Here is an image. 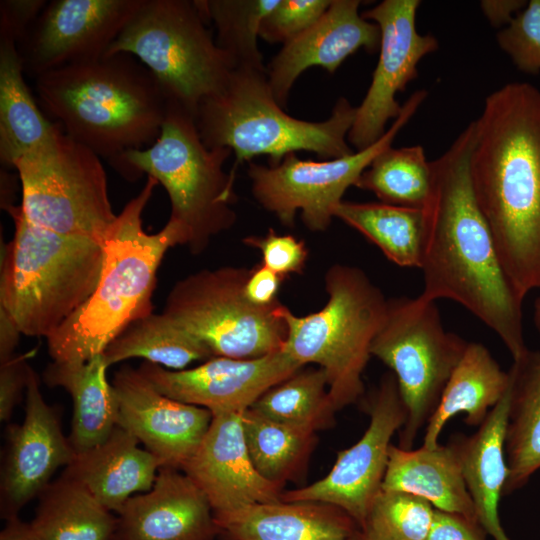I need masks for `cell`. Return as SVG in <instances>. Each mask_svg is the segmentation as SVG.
Segmentation results:
<instances>
[{
    "label": "cell",
    "instance_id": "obj_49",
    "mask_svg": "<svg viewBox=\"0 0 540 540\" xmlns=\"http://www.w3.org/2000/svg\"><path fill=\"white\" fill-rule=\"evenodd\" d=\"M533 321L537 331L540 334V297L534 302Z\"/></svg>",
    "mask_w": 540,
    "mask_h": 540
},
{
    "label": "cell",
    "instance_id": "obj_3",
    "mask_svg": "<svg viewBox=\"0 0 540 540\" xmlns=\"http://www.w3.org/2000/svg\"><path fill=\"white\" fill-rule=\"evenodd\" d=\"M42 109L65 134L115 168L129 150L159 137L167 100L152 73L119 53L35 77Z\"/></svg>",
    "mask_w": 540,
    "mask_h": 540
},
{
    "label": "cell",
    "instance_id": "obj_12",
    "mask_svg": "<svg viewBox=\"0 0 540 540\" xmlns=\"http://www.w3.org/2000/svg\"><path fill=\"white\" fill-rule=\"evenodd\" d=\"M250 268L202 269L174 284L163 313L198 338L214 357L256 359L284 347L283 304L259 307L244 294Z\"/></svg>",
    "mask_w": 540,
    "mask_h": 540
},
{
    "label": "cell",
    "instance_id": "obj_39",
    "mask_svg": "<svg viewBox=\"0 0 540 540\" xmlns=\"http://www.w3.org/2000/svg\"><path fill=\"white\" fill-rule=\"evenodd\" d=\"M499 47L516 68L540 73V0H530L496 35Z\"/></svg>",
    "mask_w": 540,
    "mask_h": 540
},
{
    "label": "cell",
    "instance_id": "obj_30",
    "mask_svg": "<svg viewBox=\"0 0 540 540\" xmlns=\"http://www.w3.org/2000/svg\"><path fill=\"white\" fill-rule=\"evenodd\" d=\"M24 73L17 44L0 39V160L10 168L57 127L38 107Z\"/></svg>",
    "mask_w": 540,
    "mask_h": 540
},
{
    "label": "cell",
    "instance_id": "obj_20",
    "mask_svg": "<svg viewBox=\"0 0 540 540\" xmlns=\"http://www.w3.org/2000/svg\"><path fill=\"white\" fill-rule=\"evenodd\" d=\"M243 413H221L181 470L208 499L213 514L281 500L282 486L265 479L249 456Z\"/></svg>",
    "mask_w": 540,
    "mask_h": 540
},
{
    "label": "cell",
    "instance_id": "obj_28",
    "mask_svg": "<svg viewBox=\"0 0 540 540\" xmlns=\"http://www.w3.org/2000/svg\"><path fill=\"white\" fill-rule=\"evenodd\" d=\"M508 373L504 496L523 488L540 470V351L528 349Z\"/></svg>",
    "mask_w": 540,
    "mask_h": 540
},
{
    "label": "cell",
    "instance_id": "obj_21",
    "mask_svg": "<svg viewBox=\"0 0 540 540\" xmlns=\"http://www.w3.org/2000/svg\"><path fill=\"white\" fill-rule=\"evenodd\" d=\"M359 0H332L322 17L307 30L283 44L266 74L277 103L285 108L297 78L308 68L320 66L334 73L359 49L380 48L379 26L359 13Z\"/></svg>",
    "mask_w": 540,
    "mask_h": 540
},
{
    "label": "cell",
    "instance_id": "obj_19",
    "mask_svg": "<svg viewBox=\"0 0 540 540\" xmlns=\"http://www.w3.org/2000/svg\"><path fill=\"white\" fill-rule=\"evenodd\" d=\"M111 383L118 401L117 425L152 453L161 468L181 470L207 432L212 413L162 394L138 368H120Z\"/></svg>",
    "mask_w": 540,
    "mask_h": 540
},
{
    "label": "cell",
    "instance_id": "obj_13",
    "mask_svg": "<svg viewBox=\"0 0 540 540\" xmlns=\"http://www.w3.org/2000/svg\"><path fill=\"white\" fill-rule=\"evenodd\" d=\"M427 97L426 90L412 93L400 115L373 145L354 153L323 161L303 160L296 153L286 155L277 165L249 162L248 176L255 200L279 222L294 227L298 212L310 231H325L335 208L350 186L409 122Z\"/></svg>",
    "mask_w": 540,
    "mask_h": 540
},
{
    "label": "cell",
    "instance_id": "obj_44",
    "mask_svg": "<svg viewBox=\"0 0 540 540\" xmlns=\"http://www.w3.org/2000/svg\"><path fill=\"white\" fill-rule=\"evenodd\" d=\"M486 535L478 522L435 509L432 528L426 540H486Z\"/></svg>",
    "mask_w": 540,
    "mask_h": 540
},
{
    "label": "cell",
    "instance_id": "obj_36",
    "mask_svg": "<svg viewBox=\"0 0 540 540\" xmlns=\"http://www.w3.org/2000/svg\"><path fill=\"white\" fill-rule=\"evenodd\" d=\"M242 426L254 467L265 479L280 486L309 453L315 433L273 421L251 408L243 412Z\"/></svg>",
    "mask_w": 540,
    "mask_h": 540
},
{
    "label": "cell",
    "instance_id": "obj_1",
    "mask_svg": "<svg viewBox=\"0 0 540 540\" xmlns=\"http://www.w3.org/2000/svg\"><path fill=\"white\" fill-rule=\"evenodd\" d=\"M475 120L450 147L430 162L431 185L423 208L424 246L419 269L421 295L449 299L490 328L515 360L527 350L523 298L499 259L495 242L477 203L470 177Z\"/></svg>",
    "mask_w": 540,
    "mask_h": 540
},
{
    "label": "cell",
    "instance_id": "obj_18",
    "mask_svg": "<svg viewBox=\"0 0 540 540\" xmlns=\"http://www.w3.org/2000/svg\"><path fill=\"white\" fill-rule=\"evenodd\" d=\"M74 455L56 412L42 396L38 375L29 367L24 420L7 427L0 476L1 518L19 517L22 508L40 496L56 470L67 467Z\"/></svg>",
    "mask_w": 540,
    "mask_h": 540
},
{
    "label": "cell",
    "instance_id": "obj_34",
    "mask_svg": "<svg viewBox=\"0 0 540 540\" xmlns=\"http://www.w3.org/2000/svg\"><path fill=\"white\" fill-rule=\"evenodd\" d=\"M250 408L273 421L315 432L331 424L337 411L325 372L305 366L269 388Z\"/></svg>",
    "mask_w": 540,
    "mask_h": 540
},
{
    "label": "cell",
    "instance_id": "obj_27",
    "mask_svg": "<svg viewBox=\"0 0 540 540\" xmlns=\"http://www.w3.org/2000/svg\"><path fill=\"white\" fill-rule=\"evenodd\" d=\"M509 384L508 371L502 370L488 348L478 342H468L425 427L422 446L437 447L445 425L459 413H465L466 425L479 427L502 400Z\"/></svg>",
    "mask_w": 540,
    "mask_h": 540
},
{
    "label": "cell",
    "instance_id": "obj_41",
    "mask_svg": "<svg viewBox=\"0 0 540 540\" xmlns=\"http://www.w3.org/2000/svg\"><path fill=\"white\" fill-rule=\"evenodd\" d=\"M247 246L258 249L262 264L283 279L291 274H301L308 258V248L294 235L278 234L270 228L265 235H251L243 239Z\"/></svg>",
    "mask_w": 540,
    "mask_h": 540
},
{
    "label": "cell",
    "instance_id": "obj_10",
    "mask_svg": "<svg viewBox=\"0 0 540 540\" xmlns=\"http://www.w3.org/2000/svg\"><path fill=\"white\" fill-rule=\"evenodd\" d=\"M28 221L63 235L103 245L118 214L101 158L57 124L50 137L15 161Z\"/></svg>",
    "mask_w": 540,
    "mask_h": 540
},
{
    "label": "cell",
    "instance_id": "obj_37",
    "mask_svg": "<svg viewBox=\"0 0 540 540\" xmlns=\"http://www.w3.org/2000/svg\"><path fill=\"white\" fill-rule=\"evenodd\" d=\"M206 21L216 28V43L236 67L266 70L258 48L260 25L279 0H194Z\"/></svg>",
    "mask_w": 540,
    "mask_h": 540
},
{
    "label": "cell",
    "instance_id": "obj_42",
    "mask_svg": "<svg viewBox=\"0 0 540 540\" xmlns=\"http://www.w3.org/2000/svg\"><path fill=\"white\" fill-rule=\"evenodd\" d=\"M45 0L0 1V39L18 44L46 6Z\"/></svg>",
    "mask_w": 540,
    "mask_h": 540
},
{
    "label": "cell",
    "instance_id": "obj_14",
    "mask_svg": "<svg viewBox=\"0 0 540 540\" xmlns=\"http://www.w3.org/2000/svg\"><path fill=\"white\" fill-rule=\"evenodd\" d=\"M370 422L362 437L338 453L323 478L314 483L282 492L283 501H312L329 504L347 513L362 526L387 469L391 439L406 421L395 375L384 374L370 397Z\"/></svg>",
    "mask_w": 540,
    "mask_h": 540
},
{
    "label": "cell",
    "instance_id": "obj_29",
    "mask_svg": "<svg viewBox=\"0 0 540 540\" xmlns=\"http://www.w3.org/2000/svg\"><path fill=\"white\" fill-rule=\"evenodd\" d=\"M104 354L86 362L53 361L43 373L50 387H61L73 402L69 441L75 452H82L104 441L117 426L118 401L107 379Z\"/></svg>",
    "mask_w": 540,
    "mask_h": 540
},
{
    "label": "cell",
    "instance_id": "obj_43",
    "mask_svg": "<svg viewBox=\"0 0 540 540\" xmlns=\"http://www.w3.org/2000/svg\"><path fill=\"white\" fill-rule=\"evenodd\" d=\"M25 355H14L0 362V420L8 421L26 389L30 365Z\"/></svg>",
    "mask_w": 540,
    "mask_h": 540
},
{
    "label": "cell",
    "instance_id": "obj_31",
    "mask_svg": "<svg viewBox=\"0 0 540 540\" xmlns=\"http://www.w3.org/2000/svg\"><path fill=\"white\" fill-rule=\"evenodd\" d=\"M38 498L30 524L42 540H114L117 517L79 481L62 473Z\"/></svg>",
    "mask_w": 540,
    "mask_h": 540
},
{
    "label": "cell",
    "instance_id": "obj_26",
    "mask_svg": "<svg viewBox=\"0 0 540 540\" xmlns=\"http://www.w3.org/2000/svg\"><path fill=\"white\" fill-rule=\"evenodd\" d=\"M507 416L508 390L475 433L456 434L478 523L493 540H510L499 517L508 472L504 448Z\"/></svg>",
    "mask_w": 540,
    "mask_h": 540
},
{
    "label": "cell",
    "instance_id": "obj_46",
    "mask_svg": "<svg viewBox=\"0 0 540 540\" xmlns=\"http://www.w3.org/2000/svg\"><path fill=\"white\" fill-rule=\"evenodd\" d=\"M480 8L489 23L496 28H503L526 5L525 0H482Z\"/></svg>",
    "mask_w": 540,
    "mask_h": 540
},
{
    "label": "cell",
    "instance_id": "obj_8",
    "mask_svg": "<svg viewBox=\"0 0 540 540\" xmlns=\"http://www.w3.org/2000/svg\"><path fill=\"white\" fill-rule=\"evenodd\" d=\"M324 282L328 301L320 310L297 316L282 305L287 326L283 350L301 366L316 364L325 372L330 399L340 410L364 394L362 375L388 300L355 266H331Z\"/></svg>",
    "mask_w": 540,
    "mask_h": 540
},
{
    "label": "cell",
    "instance_id": "obj_4",
    "mask_svg": "<svg viewBox=\"0 0 540 540\" xmlns=\"http://www.w3.org/2000/svg\"><path fill=\"white\" fill-rule=\"evenodd\" d=\"M156 184L148 176L118 214L103 243V268L94 292L47 338L53 361L81 363L103 354L126 329L153 313L159 266L168 249L185 244L182 229L171 221L156 233L143 227L142 214Z\"/></svg>",
    "mask_w": 540,
    "mask_h": 540
},
{
    "label": "cell",
    "instance_id": "obj_5",
    "mask_svg": "<svg viewBox=\"0 0 540 540\" xmlns=\"http://www.w3.org/2000/svg\"><path fill=\"white\" fill-rule=\"evenodd\" d=\"M355 115L356 107L340 97L326 120L297 119L277 103L266 70L236 67L225 86L200 103L194 120L208 148L232 151L236 171L261 155L268 157V165H277L297 151L325 160L350 155L355 150L347 137Z\"/></svg>",
    "mask_w": 540,
    "mask_h": 540
},
{
    "label": "cell",
    "instance_id": "obj_2",
    "mask_svg": "<svg viewBox=\"0 0 540 540\" xmlns=\"http://www.w3.org/2000/svg\"><path fill=\"white\" fill-rule=\"evenodd\" d=\"M470 177L477 203L513 287L540 288V90L508 83L475 120Z\"/></svg>",
    "mask_w": 540,
    "mask_h": 540
},
{
    "label": "cell",
    "instance_id": "obj_23",
    "mask_svg": "<svg viewBox=\"0 0 540 540\" xmlns=\"http://www.w3.org/2000/svg\"><path fill=\"white\" fill-rule=\"evenodd\" d=\"M213 516L229 540H354L359 531L343 510L312 501L279 500Z\"/></svg>",
    "mask_w": 540,
    "mask_h": 540
},
{
    "label": "cell",
    "instance_id": "obj_6",
    "mask_svg": "<svg viewBox=\"0 0 540 540\" xmlns=\"http://www.w3.org/2000/svg\"><path fill=\"white\" fill-rule=\"evenodd\" d=\"M5 209L15 230L2 253L0 311L21 335L47 339L94 292L103 268V245L34 225L19 205Z\"/></svg>",
    "mask_w": 540,
    "mask_h": 540
},
{
    "label": "cell",
    "instance_id": "obj_48",
    "mask_svg": "<svg viewBox=\"0 0 540 540\" xmlns=\"http://www.w3.org/2000/svg\"><path fill=\"white\" fill-rule=\"evenodd\" d=\"M0 540H42L30 523L14 517L6 521L0 532Z\"/></svg>",
    "mask_w": 540,
    "mask_h": 540
},
{
    "label": "cell",
    "instance_id": "obj_47",
    "mask_svg": "<svg viewBox=\"0 0 540 540\" xmlns=\"http://www.w3.org/2000/svg\"><path fill=\"white\" fill-rule=\"evenodd\" d=\"M21 333L9 317L0 311V362L15 355L14 350Z\"/></svg>",
    "mask_w": 540,
    "mask_h": 540
},
{
    "label": "cell",
    "instance_id": "obj_16",
    "mask_svg": "<svg viewBox=\"0 0 540 540\" xmlns=\"http://www.w3.org/2000/svg\"><path fill=\"white\" fill-rule=\"evenodd\" d=\"M144 0L47 2L17 44L24 72L37 77L105 56Z\"/></svg>",
    "mask_w": 540,
    "mask_h": 540
},
{
    "label": "cell",
    "instance_id": "obj_45",
    "mask_svg": "<svg viewBox=\"0 0 540 540\" xmlns=\"http://www.w3.org/2000/svg\"><path fill=\"white\" fill-rule=\"evenodd\" d=\"M283 278L264 264L251 267L244 284L247 300L259 307H273L279 304L278 293Z\"/></svg>",
    "mask_w": 540,
    "mask_h": 540
},
{
    "label": "cell",
    "instance_id": "obj_33",
    "mask_svg": "<svg viewBox=\"0 0 540 540\" xmlns=\"http://www.w3.org/2000/svg\"><path fill=\"white\" fill-rule=\"evenodd\" d=\"M103 354L108 367L142 358L169 370H183L193 362L214 357L204 343L163 312L135 322Z\"/></svg>",
    "mask_w": 540,
    "mask_h": 540
},
{
    "label": "cell",
    "instance_id": "obj_50",
    "mask_svg": "<svg viewBox=\"0 0 540 540\" xmlns=\"http://www.w3.org/2000/svg\"><path fill=\"white\" fill-rule=\"evenodd\" d=\"M354 540H366V539L360 534V531H358Z\"/></svg>",
    "mask_w": 540,
    "mask_h": 540
},
{
    "label": "cell",
    "instance_id": "obj_22",
    "mask_svg": "<svg viewBox=\"0 0 540 540\" xmlns=\"http://www.w3.org/2000/svg\"><path fill=\"white\" fill-rule=\"evenodd\" d=\"M114 540H215L220 531L204 493L180 469L162 467L152 487L117 513Z\"/></svg>",
    "mask_w": 540,
    "mask_h": 540
},
{
    "label": "cell",
    "instance_id": "obj_32",
    "mask_svg": "<svg viewBox=\"0 0 540 540\" xmlns=\"http://www.w3.org/2000/svg\"><path fill=\"white\" fill-rule=\"evenodd\" d=\"M334 217L360 232L396 265L420 267L425 232L423 209L342 201Z\"/></svg>",
    "mask_w": 540,
    "mask_h": 540
},
{
    "label": "cell",
    "instance_id": "obj_35",
    "mask_svg": "<svg viewBox=\"0 0 540 540\" xmlns=\"http://www.w3.org/2000/svg\"><path fill=\"white\" fill-rule=\"evenodd\" d=\"M430 185V162L424 148L413 145L380 152L354 186L372 192L382 203L423 209Z\"/></svg>",
    "mask_w": 540,
    "mask_h": 540
},
{
    "label": "cell",
    "instance_id": "obj_38",
    "mask_svg": "<svg viewBox=\"0 0 540 540\" xmlns=\"http://www.w3.org/2000/svg\"><path fill=\"white\" fill-rule=\"evenodd\" d=\"M434 512L423 498L381 489L359 531L366 540H426Z\"/></svg>",
    "mask_w": 540,
    "mask_h": 540
},
{
    "label": "cell",
    "instance_id": "obj_17",
    "mask_svg": "<svg viewBox=\"0 0 540 540\" xmlns=\"http://www.w3.org/2000/svg\"><path fill=\"white\" fill-rule=\"evenodd\" d=\"M302 367L282 349L256 359L212 357L183 370L144 361L138 370L162 394L215 415L243 413L269 388Z\"/></svg>",
    "mask_w": 540,
    "mask_h": 540
},
{
    "label": "cell",
    "instance_id": "obj_11",
    "mask_svg": "<svg viewBox=\"0 0 540 540\" xmlns=\"http://www.w3.org/2000/svg\"><path fill=\"white\" fill-rule=\"evenodd\" d=\"M468 342L447 331L436 301L423 295L388 300L371 355L395 375L406 409L399 447L411 449L440 402L444 388Z\"/></svg>",
    "mask_w": 540,
    "mask_h": 540
},
{
    "label": "cell",
    "instance_id": "obj_15",
    "mask_svg": "<svg viewBox=\"0 0 540 540\" xmlns=\"http://www.w3.org/2000/svg\"><path fill=\"white\" fill-rule=\"evenodd\" d=\"M420 4L419 0H383L361 13L364 19L379 26L381 42L372 81L356 107L347 137L355 151L366 149L385 134L388 121L395 120L402 111L396 94L417 78L421 59L439 48L432 34L417 30Z\"/></svg>",
    "mask_w": 540,
    "mask_h": 540
},
{
    "label": "cell",
    "instance_id": "obj_24",
    "mask_svg": "<svg viewBox=\"0 0 540 540\" xmlns=\"http://www.w3.org/2000/svg\"><path fill=\"white\" fill-rule=\"evenodd\" d=\"M128 431L116 426L101 443L75 452L62 473L82 483L108 510L118 513L133 495L148 491L161 465Z\"/></svg>",
    "mask_w": 540,
    "mask_h": 540
},
{
    "label": "cell",
    "instance_id": "obj_7",
    "mask_svg": "<svg viewBox=\"0 0 540 540\" xmlns=\"http://www.w3.org/2000/svg\"><path fill=\"white\" fill-rule=\"evenodd\" d=\"M231 154L228 148H208L194 116L167 101L156 141L125 152L114 169L132 181L146 173L164 187L171 207L168 221L182 229L184 246L198 255L212 237L229 230L237 219L233 208L236 171L224 170Z\"/></svg>",
    "mask_w": 540,
    "mask_h": 540
},
{
    "label": "cell",
    "instance_id": "obj_25",
    "mask_svg": "<svg viewBox=\"0 0 540 540\" xmlns=\"http://www.w3.org/2000/svg\"><path fill=\"white\" fill-rule=\"evenodd\" d=\"M382 490L410 493L435 509L478 522L468 492L456 435L435 448L404 449L391 444Z\"/></svg>",
    "mask_w": 540,
    "mask_h": 540
},
{
    "label": "cell",
    "instance_id": "obj_40",
    "mask_svg": "<svg viewBox=\"0 0 540 540\" xmlns=\"http://www.w3.org/2000/svg\"><path fill=\"white\" fill-rule=\"evenodd\" d=\"M332 0H279L261 22L259 38L285 44L316 23Z\"/></svg>",
    "mask_w": 540,
    "mask_h": 540
},
{
    "label": "cell",
    "instance_id": "obj_9",
    "mask_svg": "<svg viewBox=\"0 0 540 540\" xmlns=\"http://www.w3.org/2000/svg\"><path fill=\"white\" fill-rule=\"evenodd\" d=\"M129 54L154 76L166 100L194 117L227 83L235 63L216 43L195 1L144 0L105 55Z\"/></svg>",
    "mask_w": 540,
    "mask_h": 540
}]
</instances>
